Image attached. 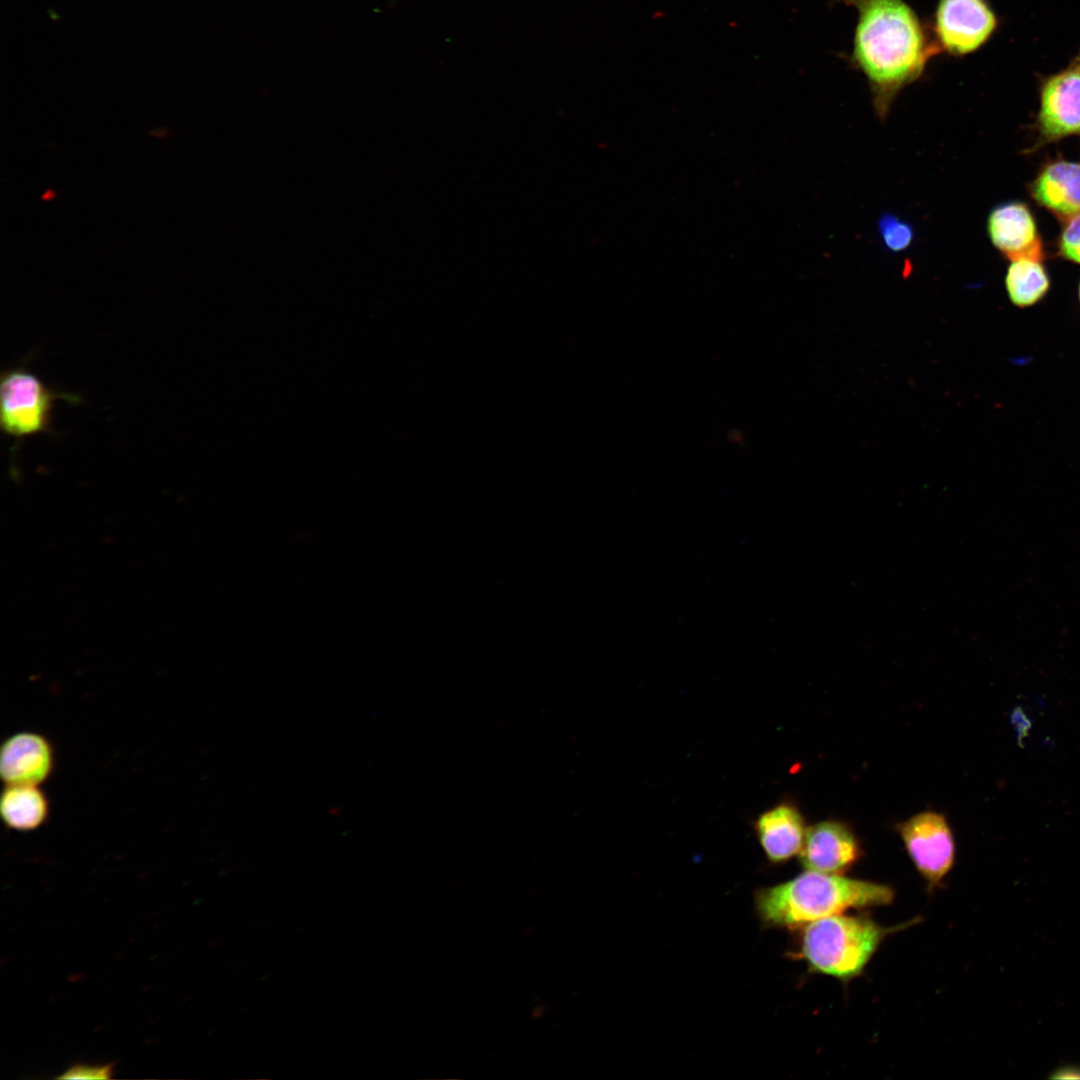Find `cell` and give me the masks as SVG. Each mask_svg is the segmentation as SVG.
<instances>
[{
	"instance_id": "obj_3",
	"label": "cell",
	"mask_w": 1080,
	"mask_h": 1080,
	"mask_svg": "<svg viewBox=\"0 0 1080 1080\" xmlns=\"http://www.w3.org/2000/svg\"><path fill=\"white\" fill-rule=\"evenodd\" d=\"M904 926L883 927L864 916H828L806 925L801 955L812 971L848 981L863 972L889 934Z\"/></svg>"
},
{
	"instance_id": "obj_4",
	"label": "cell",
	"mask_w": 1080,
	"mask_h": 1080,
	"mask_svg": "<svg viewBox=\"0 0 1080 1080\" xmlns=\"http://www.w3.org/2000/svg\"><path fill=\"white\" fill-rule=\"evenodd\" d=\"M64 397L25 368L3 371L0 380V426L3 433L21 439L47 432L54 403Z\"/></svg>"
},
{
	"instance_id": "obj_15",
	"label": "cell",
	"mask_w": 1080,
	"mask_h": 1080,
	"mask_svg": "<svg viewBox=\"0 0 1080 1080\" xmlns=\"http://www.w3.org/2000/svg\"><path fill=\"white\" fill-rule=\"evenodd\" d=\"M878 230L883 245L891 252L905 250L914 238L912 225L891 213L881 215Z\"/></svg>"
},
{
	"instance_id": "obj_13",
	"label": "cell",
	"mask_w": 1080,
	"mask_h": 1080,
	"mask_svg": "<svg viewBox=\"0 0 1080 1080\" xmlns=\"http://www.w3.org/2000/svg\"><path fill=\"white\" fill-rule=\"evenodd\" d=\"M0 811L9 827L29 831L46 820L48 802L37 785H6L1 796Z\"/></svg>"
},
{
	"instance_id": "obj_7",
	"label": "cell",
	"mask_w": 1080,
	"mask_h": 1080,
	"mask_svg": "<svg viewBox=\"0 0 1080 1080\" xmlns=\"http://www.w3.org/2000/svg\"><path fill=\"white\" fill-rule=\"evenodd\" d=\"M997 26L986 0H939L931 33L940 52L965 56L981 48Z\"/></svg>"
},
{
	"instance_id": "obj_12",
	"label": "cell",
	"mask_w": 1080,
	"mask_h": 1080,
	"mask_svg": "<svg viewBox=\"0 0 1080 1080\" xmlns=\"http://www.w3.org/2000/svg\"><path fill=\"white\" fill-rule=\"evenodd\" d=\"M754 829L772 863H783L799 855L807 831L803 814L791 802H781L760 814Z\"/></svg>"
},
{
	"instance_id": "obj_5",
	"label": "cell",
	"mask_w": 1080,
	"mask_h": 1080,
	"mask_svg": "<svg viewBox=\"0 0 1080 1080\" xmlns=\"http://www.w3.org/2000/svg\"><path fill=\"white\" fill-rule=\"evenodd\" d=\"M1026 153L1068 137H1080V52L1067 67L1040 81L1039 108Z\"/></svg>"
},
{
	"instance_id": "obj_19",
	"label": "cell",
	"mask_w": 1080,
	"mask_h": 1080,
	"mask_svg": "<svg viewBox=\"0 0 1080 1080\" xmlns=\"http://www.w3.org/2000/svg\"><path fill=\"white\" fill-rule=\"evenodd\" d=\"M1079 300H1080V285H1079Z\"/></svg>"
},
{
	"instance_id": "obj_9",
	"label": "cell",
	"mask_w": 1080,
	"mask_h": 1080,
	"mask_svg": "<svg viewBox=\"0 0 1080 1080\" xmlns=\"http://www.w3.org/2000/svg\"><path fill=\"white\" fill-rule=\"evenodd\" d=\"M987 233L994 248L1009 261L1019 258L1044 260V246L1035 217L1023 202L1009 201L995 206L987 218Z\"/></svg>"
},
{
	"instance_id": "obj_6",
	"label": "cell",
	"mask_w": 1080,
	"mask_h": 1080,
	"mask_svg": "<svg viewBox=\"0 0 1080 1080\" xmlns=\"http://www.w3.org/2000/svg\"><path fill=\"white\" fill-rule=\"evenodd\" d=\"M896 829L929 888L939 885L955 861V840L946 817L926 810L899 823Z\"/></svg>"
},
{
	"instance_id": "obj_16",
	"label": "cell",
	"mask_w": 1080,
	"mask_h": 1080,
	"mask_svg": "<svg viewBox=\"0 0 1080 1080\" xmlns=\"http://www.w3.org/2000/svg\"><path fill=\"white\" fill-rule=\"evenodd\" d=\"M1057 239V255L1067 261L1080 264V213L1063 221Z\"/></svg>"
},
{
	"instance_id": "obj_10",
	"label": "cell",
	"mask_w": 1080,
	"mask_h": 1080,
	"mask_svg": "<svg viewBox=\"0 0 1080 1080\" xmlns=\"http://www.w3.org/2000/svg\"><path fill=\"white\" fill-rule=\"evenodd\" d=\"M1028 193L1060 221L1080 213V161H1046L1028 184Z\"/></svg>"
},
{
	"instance_id": "obj_11",
	"label": "cell",
	"mask_w": 1080,
	"mask_h": 1080,
	"mask_svg": "<svg viewBox=\"0 0 1080 1080\" xmlns=\"http://www.w3.org/2000/svg\"><path fill=\"white\" fill-rule=\"evenodd\" d=\"M53 768V751L48 740L33 732L7 738L0 751V773L6 785H39Z\"/></svg>"
},
{
	"instance_id": "obj_2",
	"label": "cell",
	"mask_w": 1080,
	"mask_h": 1080,
	"mask_svg": "<svg viewBox=\"0 0 1080 1080\" xmlns=\"http://www.w3.org/2000/svg\"><path fill=\"white\" fill-rule=\"evenodd\" d=\"M893 890L884 884L811 870L755 894L761 921L771 927L796 928L848 909L888 905Z\"/></svg>"
},
{
	"instance_id": "obj_8",
	"label": "cell",
	"mask_w": 1080,
	"mask_h": 1080,
	"mask_svg": "<svg viewBox=\"0 0 1080 1080\" xmlns=\"http://www.w3.org/2000/svg\"><path fill=\"white\" fill-rule=\"evenodd\" d=\"M862 855L861 844L851 826L829 819L807 827L799 858L806 870L844 875Z\"/></svg>"
},
{
	"instance_id": "obj_1",
	"label": "cell",
	"mask_w": 1080,
	"mask_h": 1080,
	"mask_svg": "<svg viewBox=\"0 0 1080 1080\" xmlns=\"http://www.w3.org/2000/svg\"><path fill=\"white\" fill-rule=\"evenodd\" d=\"M858 11L851 60L866 77L879 118L941 53L931 30L904 0H837Z\"/></svg>"
},
{
	"instance_id": "obj_17",
	"label": "cell",
	"mask_w": 1080,
	"mask_h": 1080,
	"mask_svg": "<svg viewBox=\"0 0 1080 1080\" xmlns=\"http://www.w3.org/2000/svg\"><path fill=\"white\" fill-rule=\"evenodd\" d=\"M113 1065L88 1066L75 1065L67 1069L60 1079H109L112 1077Z\"/></svg>"
},
{
	"instance_id": "obj_18",
	"label": "cell",
	"mask_w": 1080,
	"mask_h": 1080,
	"mask_svg": "<svg viewBox=\"0 0 1080 1080\" xmlns=\"http://www.w3.org/2000/svg\"><path fill=\"white\" fill-rule=\"evenodd\" d=\"M1011 721L1017 729L1018 743L1021 745L1022 739L1028 735V730L1031 728V721L1021 707L1014 709Z\"/></svg>"
},
{
	"instance_id": "obj_14",
	"label": "cell",
	"mask_w": 1080,
	"mask_h": 1080,
	"mask_svg": "<svg viewBox=\"0 0 1080 1080\" xmlns=\"http://www.w3.org/2000/svg\"><path fill=\"white\" fill-rule=\"evenodd\" d=\"M1050 277L1043 259L1011 260L1005 275V288L1011 303L1020 308L1040 302L1050 289Z\"/></svg>"
}]
</instances>
